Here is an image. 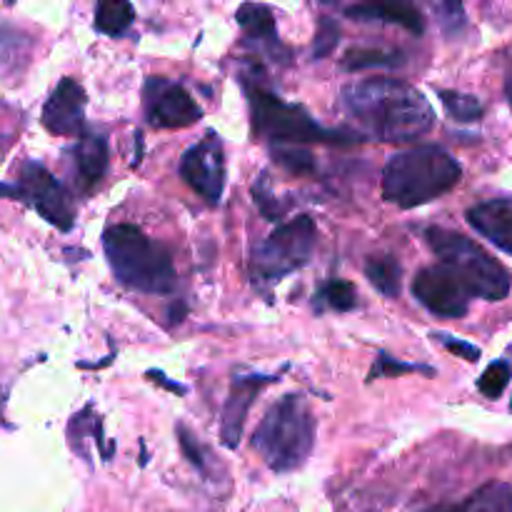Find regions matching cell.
<instances>
[{"instance_id":"cell-1","label":"cell","mask_w":512,"mask_h":512,"mask_svg":"<svg viewBox=\"0 0 512 512\" xmlns=\"http://www.w3.org/2000/svg\"><path fill=\"white\" fill-rule=\"evenodd\" d=\"M343 108L365 135L383 143H408L433 130L428 98L405 80L365 78L343 88Z\"/></svg>"},{"instance_id":"cell-2","label":"cell","mask_w":512,"mask_h":512,"mask_svg":"<svg viewBox=\"0 0 512 512\" xmlns=\"http://www.w3.org/2000/svg\"><path fill=\"white\" fill-rule=\"evenodd\" d=\"M463 178V168L448 150L420 145L388 158L383 170V198L398 208H418L440 198Z\"/></svg>"},{"instance_id":"cell-3","label":"cell","mask_w":512,"mask_h":512,"mask_svg":"<svg viewBox=\"0 0 512 512\" xmlns=\"http://www.w3.org/2000/svg\"><path fill=\"white\" fill-rule=\"evenodd\" d=\"M103 250L115 278L130 290L168 295L178 285L173 255L130 223L113 225L103 235Z\"/></svg>"},{"instance_id":"cell-4","label":"cell","mask_w":512,"mask_h":512,"mask_svg":"<svg viewBox=\"0 0 512 512\" xmlns=\"http://www.w3.org/2000/svg\"><path fill=\"white\" fill-rule=\"evenodd\" d=\"M315 445V418L303 395H283L260 420L253 448L275 473L303 468Z\"/></svg>"},{"instance_id":"cell-5","label":"cell","mask_w":512,"mask_h":512,"mask_svg":"<svg viewBox=\"0 0 512 512\" xmlns=\"http://www.w3.org/2000/svg\"><path fill=\"white\" fill-rule=\"evenodd\" d=\"M425 240H428V248L440 258V265L453 273V278L463 285L470 298H483L490 303L508 298L512 288L508 268L485 253L478 243L445 228H428Z\"/></svg>"},{"instance_id":"cell-6","label":"cell","mask_w":512,"mask_h":512,"mask_svg":"<svg viewBox=\"0 0 512 512\" xmlns=\"http://www.w3.org/2000/svg\"><path fill=\"white\" fill-rule=\"evenodd\" d=\"M250 113H253L255 135L273 140L275 145L295 143H358L360 135L345 133V130H328L315 118H310L300 105H290L273 95L270 90L250 88Z\"/></svg>"},{"instance_id":"cell-7","label":"cell","mask_w":512,"mask_h":512,"mask_svg":"<svg viewBox=\"0 0 512 512\" xmlns=\"http://www.w3.org/2000/svg\"><path fill=\"white\" fill-rule=\"evenodd\" d=\"M315 230L313 218L300 215L290 223L278 225L258 248L253 250V275L258 280L278 283L285 275L295 273L310 260L315 248Z\"/></svg>"},{"instance_id":"cell-8","label":"cell","mask_w":512,"mask_h":512,"mask_svg":"<svg viewBox=\"0 0 512 512\" xmlns=\"http://www.w3.org/2000/svg\"><path fill=\"white\" fill-rule=\"evenodd\" d=\"M0 195L13 200H23L30 208L38 210L43 220L55 225L58 230L68 233L73 228L75 208L70 203V195L48 170L35 160L20 165V178L15 185H0Z\"/></svg>"},{"instance_id":"cell-9","label":"cell","mask_w":512,"mask_h":512,"mask_svg":"<svg viewBox=\"0 0 512 512\" xmlns=\"http://www.w3.org/2000/svg\"><path fill=\"white\" fill-rule=\"evenodd\" d=\"M143 103L148 123L153 128H190L203 118L188 90L160 75H150L143 88Z\"/></svg>"},{"instance_id":"cell-10","label":"cell","mask_w":512,"mask_h":512,"mask_svg":"<svg viewBox=\"0 0 512 512\" xmlns=\"http://www.w3.org/2000/svg\"><path fill=\"white\" fill-rule=\"evenodd\" d=\"M180 178L210 205H218L225 190V150L223 140L208 133L198 145L185 150L180 160Z\"/></svg>"},{"instance_id":"cell-11","label":"cell","mask_w":512,"mask_h":512,"mask_svg":"<svg viewBox=\"0 0 512 512\" xmlns=\"http://www.w3.org/2000/svg\"><path fill=\"white\" fill-rule=\"evenodd\" d=\"M413 295L430 313L440 315V318H463V315H468L470 295L453 278V273L440 263L423 268L415 275Z\"/></svg>"},{"instance_id":"cell-12","label":"cell","mask_w":512,"mask_h":512,"mask_svg":"<svg viewBox=\"0 0 512 512\" xmlns=\"http://www.w3.org/2000/svg\"><path fill=\"white\" fill-rule=\"evenodd\" d=\"M43 125L60 138L83 135L85 90L78 80L63 78L43 105Z\"/></svg>"},{"instance_id":"cell-13","label":"cell","mask_w":512,"mask_h":512,"mask_svg":"<svg viewBox=\"0 0 512 512\" xmlns=\"http://www.w3.org/2000/svg\"><path fill=\"white\" fill-rule=\"evenodd\" d=\"M275 375H238L233 380V388H230L228 403L223 408V423H220V438H223L225 448L235 450L243 438L245 420H248L250 405L258 398L260 390L265 385L275 383Z\"/></svg>"},{"instance_id":"cell-14","label":"cell","mask_w":512,"mask_h":512,"mask_svg":"<svg viewBox=\"0 0 512 512\" xmlns=\"http://www.w3.org/2000/svg\"><path fill=\"white\" fill-rule=\"evenodd\" d=\"M468 223L495 248L512 255V198H495L468 210Z\"/></svg>"},{"instance_id":"cell-15","label":"cell","mask_w":512,"mask_h":512,"mask_svg":"<svg viewBox=\"0 0 512 512\" xmlns=\"http://www.w3.org/2000/svg\"><path fill=\"white\" fill-rule=\"evenodd\" d=\"M235 20H238L240 28H243L248 43L258 45L260 50H265V53L275 60L288 58V53H285L283 45H280L278 25H275V18L273 13H270V8H265V5H255V3H245L238 8Z\"/></svg>"},{"instance_id":"cell-16","label":"cell","mask_w":512,"mask_h":512,"mask_svg":"<svg viewBox=\"0 0 512 512\" xmlns=\"http://www.w3.org/2000/svg\"><path fill=\"white\" fill-rule=\"evenodd\" d=\"M345 13L355 20H385V23H395L415 35H420L425 30L423 13L410 3H365L353 5Z\"/></svg>"},{"instance_id":"cell-17","label":"cell","mask_w":512,"mask_h":512,"mask_svg":"<svg viewBox=\"0 0 512 512\" xmlns=\"http://www.w3.org/2000/svg\"><path fill=\"white\" fill-rule=\"evenodd\" d=\"M75 168L85 185H95L103 180L108 170V140L98 133H83L73 150Z\"/></svg>"},{"instance_id":"cell-18","label":"cell","mask_w":512,"mask_h":512,"mask_svg":"<svg viewBox=\"0 0 512 512\" xmlns=\"http://www.w3.org/2000/svg\"><path fill=\"white\" fill-rule=\"evenodd\" d=\"M365 278L370 280L375 290L385 298H398L400 285H403V268H400L398 258L393 255H378L370 258L365 265Z\"/></svg>"},{"instance_id":"cell-19","label":"cell","mask_w":512,"mask_h":512,"mask_svg":"<svg viewBox=\"0 0 512 512\" xmlns=\"http://www.w3.org/2000/svg\"><path fill=\"white\" fill-rule=\"evenodd\" d=\"M135 20V8L125 0H108V3H98L95 8V30L105 35H125Z\"/></svg>"},{"instance_id":"cell-20","label":"cell","mask_w":512,"mask_h":512,"mask_svg":"<svg viewBox=\"0 0 512 512\" xmlns=\"http://www.w3.org/2000/svg\"><path fill=\"white\" fill-rule=\"evenodd\" d=\"M405 55L398 50H383V48H355L348 50L343 58L345 70H368V68H395L403 65Z\"/></svg>"},{"instance_id":"cell-21","label":"cell","mask_w":512,"mask_h":512,"mask_svg":"<svg viewBox=\"0 0 512 512\" xmlns=\"http://www.w3.org/2000/svg\"><path fill=\"white\" fill-rule=\"evenodd\" d=\"M438 98L443 100L450 118H455L458 123H475V120L483 118L485 113L483 103H480L475 95L458 93V90H438Z\"/></svg>"},{"instance_id":"cell-22","label":"cell","mask_w":512,"mask_h":512,"mask_svg":"<svg viewBox=\"0 0 512 512\" xmlns=\"http://www.w3.org/2000/svg\"><path fill=\"white\" fill-rule=\"evenodd\" d=\"M480 512H512V485L488 483L473 495Z\"/></svg>"},{"instance_id":"cell-23","label":"cell","mask_w":512,"mask_h":512,"mask_svg":"<svg viewBox=\"0 0 512 512\" xmlns=\"http://www.w3.org/2000/svg\"><path fill=\"white\" fill-rule=\"evenodd\" d=\"M273 160L280 168L290 170L295 175H310L315 170L313 153L305 148H295V145H275Z\"/></svg>"},{"instance_id":"cell-24","label":"cell","mask_w":512,"mask_h":512,"mask_svg":"<svg viewBox=\"0 0 512 512\" xmlns=\"http://www.w3.org/2000/svg\"><path fill=\"white\" fill-rule=\"evenodd\" d=\"M355 288L348 280H330L323 290L318 293V305H328L330 310H338V313H348L355 308Z\"/></svg>"},{"instance_id":"cell-25","label":"cell","mask_w":512,"mask_h":512,"mask_svg":"<svg viewBox=\"0 0 512 512\" xmlns=\"http://www.w3.org/2000/svg\"><path fill=\"white\" fill-rule=\"evenodd\" d=\"M512 380V365L508 360H495L478 380V390L490 400H498L505 393L508 383Z\"/></svg>"},{"instance_id":"cell-26","label":"cell","mask_w":512,"mask_h":512,"mask_svg":"<svg viewBox=\"0 0 512 512\" xmlns=\"http://www.w3.org/2000/svg\"><path fill=\"white\" fill-rule=\"evenodd\" d=\"M340 38V25L335 18H328L323 15L318 23V30H315V43H313V58H328L330 53L335 50Z\"/></svg>"},{"instance_id":"cell-27","label":"cell","mask_w":512,"mask_h":512,"mask_svg":"<svg viewBox=\"0 0 512 512\" xmlns=\"http://www.w3.org/2000/svg\"><path fill=\"white\" fill-rule=\"evenodd\" d=\"M403 373H425V375H435L433 368L428 365H410V363H400V360L390 358L388 353H380L378 360H375L373 370H370L368 380L375 378H385V375H403Z\"/></svg>"},{"instance_id":"cell-28","label":"cell","mask_w":512,"mask_h":512,"mask_svg":"<svg viewBox=\"0 0 512 512\" xmlns=\"http://www.w3.org/2000/svg\"><path fill=\"white\" fill-rule=\"evenodd\" d=\"M23 35L18 30L8 28V25H0V73H5L8 68H13L15 60L20 58V48L25 45Z\"/></svg>"},{"instance_id":"cell-29","label":"cell","mask_w":512,"mask_h":512,"mask_svg":"<svg viewBox=\"0 0 512 512\" xmlns=\"http://www.w3.org/2000/svg\"><path fill=\"white\" fill-rule=\"evenodd\" d=\"M433 13L438 15L440 28L445 35H458L465 28V10L460 3H435Z\"/></svg>"},{"instance_id":"cell-30","label":"cell","mask_w":512,"mask_h":512,"mask_svg":"<svg viewBox=\"0 0 512 512\" xmlns=\"http://www.w3.org/2000/svg\"><path fill=\"white\" fill-rule=\"evenodd\" d=\"M253 195H255V203H258L260 213H263L265 218L280 220L285 215V210H288V203H280L273 193H268L263 178H260V183L253 188Z\"/></svg>"},{"instance_id":"cell-31","label":"cell","mask_w":512,"mask_h":512,"mask_svg":"<svg viewBox=\"0 0 512 512\" xmlns=\"http://www.w3.org/2000/svg\"><path fill=\"white\" fill-rule=\"evenodd\" d=\"M433 340H438L445 350H450V353L458 355V358L468 360V363H478L480 360V348H475V345L468 343V340L453 338V335L448 333H433Z\"/></svg>"},{"instance_id":"cell-32","label":"cell","mask_w":512,"mask_h":512,"mask_svg":"<svg viewBox=\"0 0 512 512\" xmlns=\"http://www.w3.org/2000/svg\"><path fill=\"white\" fill-rule=\"evenodd\" d=\"M178 438H180V450H183L185 458L190 460V465H193L195 470H200V473H205V453L203 448H200L198 438H195L185 425H180L178 428Z\"/></svg>"},{"instance_id":"cell-33","label":"cell","mask_w":512,"mask_h":512,"mask_svg":"<svg viewBox=\"0 0 512 512\" xmlns=\"http://www.w3.org/2000/svg\"><path fill=\"white\" fill-rule=\"evenodd\" d=\"M148 378H153V383H158V385H163V388H168L170 393H178V395H183V393H185V388H183V385H178V383H170V380L165 378V375L160 373V370H150V373H148Z\"/></svg>"},{"instance_id":"cell-34","label":"cell","mask_w":512,"mask_h":512,"mask_svg":"<svg viewBox=\"0 0 512 512\" xmlns=\"http://www.w3.org/2000/svg\"><path fill=\"white\" fill-rule=\"evenodd\" d=\"M428 512H480V510H478V505H475L473 495H470V498L465 500V503L450 505V508H435V510H428Z\"/></svg>"},{"instance_id":"cell-35","label":"cell","mask_w":512,"mask_h":512,"mask_svg":"<svg viewBox=\"0 0 512 512\" xmlns=\"http://www.w3.org/2000/svg\"><path fill=\"white\" fill-rule=\"evenodd\" d=\"M505 98H508V103L512 108V63H510L508 73H505Z\"/></svg>"},{"instance_id":"cell-36","label":"cell","mask_w":512,"mask_h":512,"mask_svg":"<svg viewBox=\"0 0 512 512\" xmlns=\"http://www.w3.org/2000/svg\"><path fill=\"white\" fill-rule=\"evenodd\" d=\"M8 145H10L8 135H0V160H3V155H5V150H8Z\"/></svg>"},{"instance_id":"cell-37","label":"cell","mask_w":512,"mask_h":512,"mask_svg":"<svg viewBox=\"0 0 512 512\" xmlns=\"http://www.w3.org/2000/svg\"><path fill=\"white\" fill-rule=\"evenodd\" d=\"M508 353H510V355H512V343H510V348H508Z\"/></svg>"},{"instance_id":"cell-38","label":"cell","mask_w":512,"mask_h":512,"mask_svg":"<svg viewBox=\"0 0 512 512\" xmlns=\"http://www.w3.org/2000/svg\"><path fill=\"white\" fill-rule=\"evenodd\" d=\"M510 410H512V403H510Z\"/></svg>"}]
</instances>
